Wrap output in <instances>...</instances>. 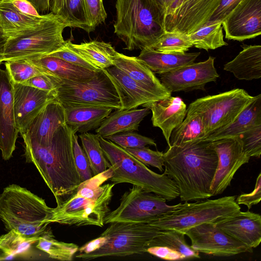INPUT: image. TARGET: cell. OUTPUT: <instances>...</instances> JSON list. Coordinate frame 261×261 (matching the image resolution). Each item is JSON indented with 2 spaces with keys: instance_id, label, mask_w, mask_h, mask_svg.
Returning a JSON list of instances; mask_svg holds the SVG:
<instances>
[{
  "instance_id": "680465c9",
  "label": "cell",
  "mask_w": 261,
  "mask_h": 261,
  "mask_svg": "<svg viewBox=\"0 0 261 261\" xmlns=\"http://www.w3.org/2000/svg\"><path fill=\"white\" fill-rule=\"evenodd\" d=\"M177 0H158L164 8L165 13L167 10L172 7Z\"/></svg>"
},
{
  "instance_id": "8d00e7d4",
  "label": "cell",
  "mask_w": 261,
  "mask_h": 261,
  "mask_svg": "<svg viewBox=\"0 0 261 261\" xmlns=\"http://www.w3.org/2000/svg\"><path fill=\"white\" fill-rule=\"evenodd\" d=\"M185 236L183 232L175 230H160L148 244L147 248L154 246H166L182 254L185 259L200 258L199 252L187 244Z\"/></svg>"
},
{
  "instance_id": "cb8c5ba5",
  "label": "cell",
  "mask_w": 261,
  "mask_h": 261,
  "mask_svg": "<svg viewBox=\"0 0 261 261\" xmlns=\"http://www.w3.org/2000/svg\"><path fill=\"white\" fill-rule=\"evenodd\" d=\"M113 66L121 70L143 88L163 98L171 95L160 80L141 60L117 53Z\"/></svg>"
},
{
  "instance_id": "ac0fdd59",
  "label": "cell",
  "mask_w": 261,
  "mask_h": 261,
  "mask_svg": "<svg viewBox=\"0 0 261 261\" xmlns=\"http://www.w3.org/2000/svg\"><path fill=\"white\" fill-rule=\"evenodd\" d=\"M56 98V91H46L13 83V106L16 127L21 135L43 108Z\"/></svg>"
},
{
  "instance_id": "8fae6325",
  "label": "cell",
  "mask_w": 261,
  "mask_h": 261,
  "mask_svg": "<svg viewBox=\"0 0 261 261\" xmlns=\"http://www.w3.org/2000/svg\"><path fill=\"white\" fill-rule=\"evenodd\" d=\"M253 97L245 90L237 88L197 99L189 107L202 115L207 136L232 122Z\"/></svg>"
},
{
  "instance_id": "d4e9b609",
  "label": "cell",
  "mask_w": 261,
  "mask_h": 261,
  "mask_svg": "<svg viewBox=\"0 0 261 261\" xmlns=\"http://www.w3.org/2000/svg\"><path fill=\"white\" fill-rule=\"evenodd\" d=\"M259 125H261L260 94L253 96L229 125L209 134L203 141L211 142L225 138L238 136Z\"/></svg>"
},
{
  "instance_id": "9f6ffc18",
  "label": "cell",
  "mask_w": 261,
  "mask_h": 261,
  "mask_svg": "<svg viewBox=\"0 0 261 261\" xmlns=\"http://www.w3.org/2000/svg\"><path fill=\"white\" fill-rule=\"evenodd\" d=\"M65 0H49L50 12L59 15L62 11Z\"/></svg>"
},
{
  "instance_id": "9a60e30c",
  "label": "cell",
  "mask_w": 261,
  "mask_h": 261,
  "mask_svg": "<svg viewBox=\"0 0 261 261\" xmlns=\"http://www.w3.org/2000/svg\"><path fill=\"white\" fill-rule=\"evenodd\" d=\"M218 156V165L211 186L213 196L222 194L230 185L238 169L248 163L250 157L243 149L239 136L210 142Z\"/></svg>"
},
{
  "instance_id": "44dd1931",
  "label": "cell",
  "mask_w": 261,
  "mask_h": 261,
  "mask_svg": "<svg viewBox=\"0 0 261 261\" xmlns=\"http://www.w3.org/2000/svg\"><path fill=\"white\" fill-rule=\"evenodd\" d=\"M142 106L151 111L153 126L162 130L170 147V137L172 131L182 122L187 114V108L184 101L179 97L170 95Z\"/></svg>"
},
{
  "instance_id": "c3c4849f",
  "label": "cell",
  "mask_w": 261,
  "mask_h": 261,
  "mask_svg": "<svg viewBox=\"0 0 261 261\" xmlns=\"http://www.w3.org/2000/svg\"><path fill=\"white\" fill-rule=\"evenodd\" d=\"M62 80L51 75L42 74L32 77L24 85L46 91H55L60 86Z\"/></svg>"
},
{
  "instance_id": "7bdbcfd3",
  "label": "cell",
  "mask_w": 261,
  "mask_h": 261,
  "mask_svg": "<svg viewBox=\"0 0 261 261\" xmlns=\"http://www.w3.org/2000/svg\"><path fill=\"white\" fill-rule=\"evenodd\" d=\"M72 148L75 165L81 182L93 176L88 158L80 145L76 133L72 136Z\"/></svg>"
},
{
  "instance_id": "484cf974",
  "label": "cell",
  "mask_w": 261,
  "mask_h": 261,
  "mask_svg": "<svg viewBox=\"0 0 261 261\" xmlns=\"http://www.w3.org/2000/svg\"><path fill=\"white\" fill-rule=\"evenodd\" d=\"M115 110L95 130L96 134L103 138L118 133L138 130L140 123L150 111L147 108Z\"/></svg>"
},
{
  "instance_id": "b9f144b4",
  "label": "cell",
  "mask_w": 261,
  "mask_h": 261,
  "mask_svg": "<svg viewBox=\"0 0 261 261\" xmlns=\"http://www.w3.org/2000/svg\"><path fill=\"white\" fill-rule=\"evenodd\" d=\"M105 139L124 149L139 148L147 145L156 146L153 139L133 132L118 133L107 137Z\"/></svg>"
},
{
  "instance_id": "db71d44e",
  "label": "cell",
  "mask_w": 261,
  "mask_h": 261,
  "mask_svg": "<svg viewBox=\"0 0 261 261\" xmlns=\"http://www.w3.org/2000/svg\"><path fill=\"white\" fill-rule=\"evenodd\" d=\"M106 238L104 236H100L98 238L88 242L80 248L79 253H88L96 250L101 247L106 242Z\"/></svg>"
},
{
  "instance_id": "816d5d0a",
  "label": "cell",
  "mask_w": 261,
  "mask_h": 261,
  "mask_svg": "<svg viewBox=\"0 0 261 261\" xmlns=\"http://www.w3.org/2000/svg\"><path fill=\"white\" fill-rule=\"evenodd\" d=\"M147 252L157 257L168 260L185 259V256L177 251L166 246H154L147 248Z\"/></svg>"
},
{
  "instance_id": "1f68e13d",
  "label": "cell",
  "mask_w": 261,
  "mask_h": 261,
  "mask_svg": "<svg viewBox=\"0 0 261 261\" xmlns=\"http://www.w3.org/2000/svg\"><path fill=\"white\" fill-rule=\"evenodd\" d=\"M207 136L202 115L189 107L182 122L172 131L170 137L171 145H182L204 140Z\"/></svg>"
},
{
  "instance_id": "f35d334b",
  "label": "cell",
  "mask_w": 261,
  "mask_h": 261,
  "mask_svg": "<svg viewBox=\"0 0 261 261\" xmlns=\"http://www.w3.org/2000/svg\"><path fill=\"white\" fill-rule=\"evenodd\" d=\"M59 16L65 19L70 28H80L88 33L94 31L88 20L84 0H65Z\"/></svg>"
},
{
  "instance_id": "2e32d148",
  "label": "cell",
  "mask_w": 261,
  "mask_h": 261,
  "mask_svg": "<svg viewBox=\"0 0 261 261\" xmlns=\"http://www.w3.org/2000/svg\"><path fill=\"white\" fill-rule=\"evenodd\" d=\"M215 58L193 63L169 72L160 74V81L170 93L204 90L206 84L219 77L214 65Z\"/></svg>"
},
{
  "instance_id": "d590c367",
  "label": "cell",
  "mask_w": 261,
  "mask_h": 261,
  "mask_svg": "<svg viewBox=\"0 0 261 261\" xmlns=\"http://www.w3.org/2000/svg\"><path fill=\"white\" fill-rule=\"evenodd\" d=\"M188 36L193 46L207 51L227 45L224 40L221 22L208 21Z\"/></svg>"
},
{
  "instance_id": "f546056e",
  "label": "cell",
  "mask_w": 261,
  "mask_h": 261,
  "mask_svg": "<svg viewBox=\"0 0 261 261\" xmlns=\"http://www.w3.org/2000/svg\"><path fill=\"white\" fill-rule=\"evenodd\" d=\"M64 108L66 123L80 134L96 130L113 110L111 108L97 106Z\"/></svg>"
},
{
  "instance_id": "4316f807",
  "label": "cell",
  "mask_w": 261,
  "mask_h": 261,
  "mask_svg": "<svg viewBox=\"0 0 261 261\" xmlns=\"http://www.w3.org/2000/svg\"><path fill=\"white\" fill-rule=\"evenodd\" d=\"M200 54V52L165 53L145 48L141 50L138 58L153 73L160 74L194 63Z\"/></svg>"
},
{
  "instance_id": "4dcf8cb0",
  "label": "cell",
  "mask_w": 261,
  "mask_h": 261,
  "mask_svg": "<svg viewBox=\"0 0 261 261\" xmlns=\"http://www.w3.org/2000/svg\"><path fill=\"white\" fill-rule=\"evenodd\" d=\"M28 61L51 74L65 81H86L93 77L98 72L74 65L50 56Z\"/></svg>"
},
{
  "instance_id": "ba28073f",
  "label": "cell",
  "mask_w": 261,
  "mask_h": 261,
  "mask_svg": "<svg viewBox=\"0 0 261 261\" xmlns=\"http://www.w3.org/2000/svg\"><path fill=\"white\" fill-rule=\"evenodd\" d=\"M69 27L60 16L50 12L35 28L13 38L5 46L4 61L33 60L48 56L65 44L64 29Z\"/></svg>"
},
{
  "instance_id": "ffe728a7",
  "label": "cell",
  "mask_w": 261,
  "mask_h": 261,
  "mask_svg": "<svg viewBox=\"0 0 261 261\" xmlns=\"http://www.w3.org/2000/svg\"><path fill=\"white\" fill-rule=\"evenodd\" d=\"M65 123V108L55 98L43 108L21 135L23 142L46 145L57 130Z\"/></svg>"
},
{
  "instance_id": "681fc988",
  "label": "cell",
  "mask_w": 261,
  "mask_h": 261,
  "mask_svg": "<svg viewBox=\"0 0 261 261\" xmlns=\"http://www.w3.org/2000/svg\"><path fill=\"white\" fill-rule=\"evenodd\" d=\"M243 0H220L209 22H222Z\"/></svg>"
},
{
  "instance_id": "bcb514c9",
  "label": "cell",
  "mask_w": 261,
  "mask_h": 261,
  "mask_svg": "<svg viewBox=\"0 0 261 261\" xmlns=\"http://www.w3.org/2000/svg\"><path fill=\"white\" fill-rule=\"evenodd\" d=\"M48 56L58 58L74 65L94 71L101 70L72 50L66 43L60 49Z\"/></svg>"
},
{
  "instance_id": "836d02e7",
  "label": "cell",
  "mask_w": 261,
  "mask_h": 261,
  "mask_svg": "<svg viewBox=\"0 0 261 261\" xmlns=\"http://www.w3.org/2000/svg\"><path fill=\"white\" fill-rule=\"evenodd\" d=\"M38 239H27L14 229L0 236V260H11L24 256Z\"/></svg>"
},
{
  "instance_id": "5b68a950",
  "label": "cell",
  "mask_w": 261,
  "mask_h": 261,
  "mask_svg": "<svg viewBox=\"0 0 261 261\" xmlns=\"http://www.w3.org/2000/svg\"><path fill=\"white\" fill-rule=\"evenodd\" d=\"M52 208L44 199L16 184L0 195V218L8 231L14 229L27 239H39L48 228Z\"/></svg>"
},
{
  "instance_id": "74e56055",
  "label": "cell",
  "mask_w": 261,
  "mask_h": 261,
  "mask_svg": "<svg viewBox=\"0 0 261 261\" xmlns=\"http://www.w3.org/2000/svg\"><path fill=\"white\" fill-rule=\"evenodd\" d=\"M99 136L97 134L88 132L79 135L83 148L89 160L93 176L106 171L111 167L101 148Z\"/></svg>"
},
{
  "instance_id": "d6986e66",
  "label": "cell",
  "mask_w": 261,
  "mask_h": 261,
  "mask_svg": "<svg viewBox=\"0 0 261 261\" xmlns=\"http://www.w3.org/2000/svg\"><path fill=\"white\" fill-rule=\"evenodd\" d=\"M18 133L14 113L13 83L7 71L0 68V150L4 160L12 156Z\"/></svg>"
},
{
  "instance_id": "e0dca14e",
  "label": "cell",
  "mask_w": 261,
  "mask_h": 261,
  "mask_svg": "<svg viewBox=\"0 0 261 261\" xmlns=\"http://www.w3.org/2000/svg\"><path fill=\"white\" fill-rule=\"evenodd\" d=\"M225 38L242 41L261 34V0H243L222 22Z\"/></svg>"
},
{
  "instance_id": "7c38bea8",
  "label": "cell",
  "mask_w": 261,
  "mask_h": 261,
  "mask_svg": "<svg viewBox=\"0 0 261 261\" xmlns=\"http://www.w3.org/2000/svg\"><path fill=\"white\" fill-rule=\"evenodd\" d=\"M166 199L142 188L133 185L121 196L119 206L110 212L104 219V223L113 222H144L174 208Z\"/></svg>"
},
{
  "instance_id": "ee69618b",
  "label": "cell",
  "mask_w": 261,
  "mask_h": 261,
  "mask_svg": "<svg viewBox=\"0 0 261 261\" xmlns=\"http://www.w3.org/2000/svg\"><path fill=\"white\" fill-rule=\"evenodd\" d=\"M125 149L145 165L155 167L161 172L163 171L164 160L163 152L154 151L146 146L139 148Z\"/></svg>"
},
{
  "instance_id": "d6a6232c",
  "label": "cell",
  "mask_w": 261,
  "mask_h": 261,
  "mask_svg": "<svg viewBox=\"0 0 261 261\" xmlns=\"http://www.w3.org/2000/svg\"><path fill=\"white\" fill-rule=\"evenodd\" d=\"M66 44L72 50L100 70L113 66V59L117 54L114 47L104 41L93 40L74 44L70 39Z\"/></svg>"
},
{
  "instance_id": "277c9868",
  "label": "cell",
  "mask_w": 261,
  "mask_h": 261,
  "mask_svg": "<svg viewBox=\"0 0 261 261\" xmlns=\"http://www.w3.org/2000/svg\"><path fill=\"white\" fill-rule=\"evenodd\" d=\"M114 33L128 50L150 48L166 31L158 0H116Z\"/></svg>"
},
{
  "instance_id": "4fadbf2b",
  "label": "cell",
  "mask_w": 261,
  "mask_h": 261,
  "mask_svg": "<svg viewBox=\"0 0 261 261\" xmlns=\"http://www.w3.org/2000/svg\"><path fill=\"white\" fill-rule=\"evenodd\" d=\"M184 233L191 240V247L199 253L225 257L253 252V248L236 240L213 223L201 224L187 230Z\"/></svg>"
},
{
  "instance_id": "f1b7e54d",
  "label": "cell",
  "mask_w": 261,
  "mask_h": 261,
  "mask_svg": "<svg viewBox=\"0 0 261 261\" xmlns=\"http://www.w3.org/2000/svg\"><path fill=\"white\" fill-rule=\"evenodd\" d=\"M46 14L39 16L27 15L19 11L13 5L11 0H0V24L9 38L16 37L35 28Z\"/></svg>"
},
{
  "instance_id": "91938a15",
  "label": "cell",
  "mask_w": 261,
  "mask_h": 261,
  "mask_svg": "<svg viewBox=\"0 0 261 261\" xmlns=\"http://www.w3.org/2000/svg\"><path fill=\"white\" fill-rule=\"evenodd\" d=\"M3 33H4L3 30V29L1 26V24H0V34H3Z\"/></svg>"
},
{
  "instance_id": "7dc6e473",
  "label": "cell",
  "mask_w": 261,
  "mask_h": 261,
  "mask_svg": "<svg viewBox=\"0 0 261 261\" xmlns=\"http://www.w3.org/2000/svg\"><path fill=\"white\" fill-rule=\"evenodd\" d=\"M87 15L92 28L95 30L96 27L104 22L107 14L102 0H84Z\"/></svg>"
},
{
  "instance_id": "11a10c76",
  "label": "cell",
  "mask_w": 261,
  "mask_h": 261,
  "mask_svg": "<svg viewBox=\"0 0 261 261\" xmlns=\"http://www.w3.org/2000/svg\"><path fill=\"white\" fill-rule=\"evenodd\" d=\"M35 7L40 15L50 13L49 0H29Z\"/></svg>"
},
{
  "instance_id": "f5cc1de1",
  "label": "cell",
  "mask_w": 261,
  "mask_h": 261,
  "mask_svg": "<svg viewBox=\"0 0 261 261\" xmlns=\"http://www.w3.org/2000/svg\"><path fill=\"white\" fill-rule=\"evenodd\" d=\"M13 5L21 13L34 16H39L35 7L29 0H11Z\"/></svg>"
},
{
  "instance_id": "5bb4252c",
  "label": "cell",
  "mask_w": 261,
  "mask_h": 261,
  "mask_svg": "<svg viewBox=\"0 0 261 261\" xmlns=\"http://www.w3.org/2000/svg\"><path fill=\"white\" fill-rule=\"evenodd\" d=\"M220 1L177 0L165 13V31L187 35L195 32L208 22Z\"/></svg>"
},
{
  "instance_id": "e575fe53",
  "label": "cell",
  "mask_w": 261,
  "mask_h": 261,
  "mask_svg": "<svg viewBox=\"0 0 261 261\" xmlns=\"http://www.w3.org/2000/svg\"><path fill=\"white\" fill-rule=\"evenodd\" d=\"M37 242V249L45 252L49 258L62 261L72 260L79 248L74 243L56 240L50 227L39 237Z\"/></svg>"
},
{
  "instance_id": "f907efd6",
  "label": "cell",
  "mask_w": 261,
  "mask_h": 261,
  "mask_svg": "<svg viewBox=\"0 0 261 261\" xmlns=\"http://www.w3.org/2000/svg\"><path fill=\"white\" fill-rule=\"evenodd\" d=\"M261 199V173L258 175L255 188L253 191L249 193H244L240 195L236 199L237 203L246 205L248 210H250L252 205L258 204Z\"/></svg>"
},
{
  "instance_id": "52a82bcc",
  "label": "cell",
  "mask_w": 261,
  "mask_h": 261,
  "mask_svg": "<svg viewBox=\"0 0 261 261\" xmlns=\"http://www.w3.org/2000/svg\"><path fill=\"white\" fill-rule=\"evenodd\" d=\"M235 196L216 199L179 203L173 209L151 219L147 223L159 230H175L184 233L202 223L217 224L241 211Z\"/></svg>"
},
{
  "instance_id": "7a4b0ae2",
  "label": "cell",
  "mask_w": 261,
  "mask_h": 261,
  "mask_svg": "<svg viewBox=\"0 0 261 261\" xmlns=\"http://www.w3.org/2000/svg\"><path fill=\"white\" fill-rule=\"evenodd\" d=\"M76 133L65 123L46 145L23 142L26 162L35 165L57 204L72 194L82 182L73 154L72 136Z\"/></svg>"
},
{
  "instance_id": "60d3db41",
  "label": "cell",
  "mask_w": 261,
  "mask_h": 261,
  "mask_svg": "<svg viewBox=\"0 0 261 261\" xmlns=\"http://www.w3.org/2000/svg\"><path fill=\"white\" fill-rule=\"evenodd\" d=\"M5 65L13 83L22 84L32 77L42 74L53 75L25 60L7 61Z\"/></svg>"
},
{
  "instance_id": "f6af8a7d",
  "label": "cell",
  "mask_w": 261,
  "mask_h": 261,
  "mask_svg": "<svg viewBox=\"0 0 261 261\" xmlns=\"http://www.w3.org/2000/svg\"><path fill=\"white\" fill-rule=\"evenodd\" d=\"M245 152L251 158H259L261 154V125L240 135Z\"/></svg>"
},
{
  "instance_id": "3957f363",
  "label": "cell",
  "mask_w": 261,
  "mask_h": 261,
  "mask_svg": "<svg viewBox=\"0 0 261 261\" xmlns=\"http://www.w3.org/2000/svg\"><path fill=\"white\" fill-rule=\"evenodd\" d=\"M112 175L110 167L106 171L81 182L72 194L52 208L46 223L102 227L105 218L110 212L109 204L115 184H102Z\"/></svg>"
},
{
  "instance_id": "7402d4cb",
  "label": "cell",
  "mask_w": 261,
  "mask_h": 261,
  "mask_svg": "<svg viewBox=\"0 0 261 261\" xmlns=\"http://www.w3.org/2000/svg\"><path fill=\"white\" fill-rule=\"evenodd\" d=\"M103 70L117 91L121 105L120 110L137 108L147 102L162 98L143 88L124 72L114 66Z\"/></svg>"
},
{
  "instance_id": "ab89813d",
  "label": "cell",
  "mask_w": 261,
  "mask_h": 261,
  "mask_svg": "<svg viewBox=\"0 0 261 261\" xmlns=\"http://www.w3.org/2000/svg\"><path fill=\"white\" fill-rule=\"evenodd\" d=\"M192 46L188 35L166 31L150 48L165 53L183 54Z\"/></svg>"
},
{
  "instance_id": "9c48e42d",
  "label": "cell",
  "mask_w": 261,
  "mask_h": 261,
  "mask_svg": "<svg viewBox=\"0 0 261 261\" xmlns=\"http://www.w3.org/2000/svg\"><path fill=\"white\" fill-rule=\"evenodd\" d=\"M161 230L144 222H113L101 234L105 244L88 253H77L75 257L89 260L102 257L125 256L146 252L148 244Z\"/></svg>"
},
{
  "instance_id": "6f0895ef",
  "label": "cell",
  "mask_w": 261,
  "mask_h": 261,
  "mask_svg": "<svg viewBox=\"0 0 261 261\" xmlns=\"http://www.w3.org/2000/svg\"><path fill=\"white\" fill-rule=\"evenodd\" d=\"M8 39L4 33L0 34V64L4 61L5 46Z\"/></svg>"
},
{
  "instance_id": "30bf717a",
  "label": "cell",
  "mask_w": 261,
  "mask_h": 261,
  "mask_svg": "<svg viewBox=\"0 0 261 261\" xmlns=\"http://www.w3.org/2000/svg\"><path fill=\"white\" fill-rule=\"evenodd\" d=\"M56 98L64 107L97 106L121 108L117 91L104 70L84 82L62 80L56 90Z\"/></svg>"
},
{
  "instance_id": "83f0119b",
  "label": "cell",
  "mask_w": 261,
  "mask_h": 261,
  "mask_svg": "<svg viewBox=\"0 0 261 261\" xmlns=\"http://www.w3.org/2000/svg\"><path fill=\"white\" fill-rule=\"evenodd\" d=\"M243 49L224 65V70L241 80L251 81L261 77V46L243 45Z\"/></svg>"
},
{
  "instance_id": "6da1fadb",
  "label": "cell",
  "mask_w": 261,
  "mask_h": 261,
  "mask_svg": "<svg viewBox=\"0 0 261 261\" xmlns=\"http://www.w3.org/2000/svg\"><path fill=\"white\" fill-rule=\"evenodd\" d=\"M164 172L174 182L181 201L208 199L218 165L209 141L171 145L164 153Z\"/></svg>"
},
{
  "instance_id": "603a6c76",
  "label": "cell",
  "mask_w": 261,
  "mask_h": 261,
  "mask_svg": "<svg viewBox=\"0 0 261 261\" xmlns=\"http://www.w3.org/2000/svg\"><path fill=\"white\" fill-rule=\"evenodd\" d=\"M218 227L244 244L253 248L261 241V216L250 212H241L215 224Z\"/></svg>"
},
{
  "instance_id": "8992f818",
  "label": "cell",
  "mask_w": 261,
  "mask_h": 261,
  "mask_svg": "<svg viewBox=\"0 0 261 261\" xmlns=\"http://www.w3.org/2000/svg\"><path fill=\"white\" fill-rule=\"evenodd\" d=\"M103 154L111 165L109 180L116 184L128 183L171 201L179 197L174 182L165 173H156L137 160L125 149L99 136Z\"/></svg>"
}]
</instances>
